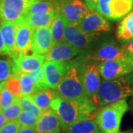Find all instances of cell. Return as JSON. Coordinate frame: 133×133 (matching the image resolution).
<instances>
[{"label": "cell", "mask_w": 133, "mask_h": 133, "mask_svg": "<svg viewBox=\"0 0 133 133\" xmlns=\"http://www.w3.org/2000/svg\"><path fill=\"white\" fill-rule=\"evenodd\" d=\"M17 24L13 22L2 21L0 24L1 33L5 48L8 51V56L12 59L18 57L16 44V33Z\"/></svg>", "instance_id": "obj_19"}, {"label": "cell", "mask_w": 133, "mask_h": 133, "mask_svg": "<svg viewBox=\"0 0 133 133\" xmlns=\"http://www.w3.org/2000/svg\"><path fill=\"white\" fill-rule=\"evenodd\" d=\"M54 44L50 28H40L33 30L31 48L33 53L45 55Z\"/></svg>", "instance_id": "obj_15"}, {"label": "cell", "mask_w": 133, "mask_h": 133, "mask_svg": "<svg viewBox=\"0 0 133 133\" xmlns=\"http://www.w3.org/2000/svg\"><path fill=\"white\" fill-rule=\"evenodd\" d=\"M30 95L36 103V104L44 111L50 109L52 101L58 95L56 90L47 87L44 89H37L33 94Z\"/></svg>", "instance_id": "obj_20"}, {"label": "cell", "mask_w": 133, "mask_h": 133, "mask_svg": "<svg viewBox=\"0 0 133 133\" xmlns=\"http://www.w3.org/2000/svg\"><path fill=\"white\" fill-rule=\"evenodd\" d=\"M31 78H33L34 84L36 89H44L48 87L44 78V66H41L37 70H34L29 73Z\"/></svg>", "instance_id": "obj_32"}, {"label": "cell", "mask_w": 133, "mask_h": 133, "mask_svg": "<svg viewBox=\"0 0 133 133\" xmlns=\"http://www.w3.org/2000/svg\"><path fill=\"white\" fill-rule=\"evenodd\" d=\"M98 63L87 62L84 73V88L87 97L94 101L101 83Z\"/></svg>", "instance_id": "obj_12"}, {"label": "cell", "mask_w": 133, "mask_h": 133, "mask_svg": "<svg viewBox=\"0 0 133 133\" xmlns=\"http://www.w3.org/2000/svg\"><path fill=\"white\" fill-rule=\"evenodd\" d=\"M101 78L105 80L115 79L133 72V58H121L107 60L98 64Z\"/></svg>", "instance_id": "obj_7"}, {"label": "cell", "mask_w": 133, "mask_h": 133, "mask_svg": "<svg viewBox=\"0 0 133 133\" xmlns=\"http://www.w3.org/2000/svg\"><path fill=\"white\" fill-rule=\"evenodd\" d=\"M133 9V0H98L95 12L111 21H118Z\"/></svg>", "instance_id": "obj_6"}, {"label": "cell", "mask_w": 133, "mask_h": 133, "mask_svg": "<svg viewBox=\"0 0 133 133\" xmlns=\"http://www.w3.org/2000/svg\"><path fill=\"white\" fill-rule=\"evenodd\" d=\"M124 52L127 57L132 58H133V38L128 44H126L124 46Z\"/></svg>", "instance_id": "obj_35"}, {"label": "cell", "mask_w": 133, "mask_h": 133, "mask_svg": "<svg viewBox=\"0 0 133 133\" xmlns=\"http://www.w3.org/2000/svg\"><path fill=\"white\" fill-rule=\"evenodd\" d=\"M59 12L68 22L78 24L90 10L83 0H58Z\"/></svg>", "instance_id": "obj_11"}, {"label": "cell", "mask_w": 133, "mask_h": 133, "mask_svg": "<svg viewBox=\"0 0 133 133\" xmlns=\"http://www.w3.org/2000/svg\"><path fill=\"white\" fill-rule=\"evenodd\" d=\"M64 40L75 48L84 51H88L94 44L95 37L84 33L78 24L70 23L66 20Z\"/></svg>", "instance_id": "obj_10"}, {"label": "cell", "mask_w": 133, "mask_h": 133, "mask_svg": "<svg viewBox=\"0 0 133 133\" xmlns=\"http://www.w3.org/2000/svg\"><path fill=\"white\" fill-rule=\"evenodd\" d=\"M56 14L57 13L28 14L24 16L23 20L33 30L40 28H50Z\"/></svg>", "instance_id": "obj_21"}, {"label": "cell", "mask_w": 133, "mask_h": 133, "mask_svg": "<svg viewBox=\"0 0 133 133\" xmlns=\"http://www.w3.org/2000/svg\"><path fill=\"white\" fill-rule=\"evenodd\" d=\"M7 122L6 119H5L4 114H3V112H2V109H0V129L3 127V125Z\"/></svg>", "instance_id": "obj_39"}, {"label": "cell", "mask_w": 133, "mask_h": 133, "mask_svg": "<svg viewBox=\"0 0 133 133\" xmlns=\"http://www.w3.org/2000/svg\"><path fill=\"white\" fill-rule=\"evenodd\" d=\"M59 12V4L49 0H32L27 14H49Z\"/></svg>", "instance_id": "obj_22"}, {"label": "cell", "mask_w": 133, "mask_h": 133, "mask_svg": "<svg viewBox=\"0 0 133 133\" xmlns=\"http://www.w3.org/2000/svg\"><path fill=\"white\" fill-rule=\"evenodd\" d=\"M17 75L28 74L37 70L46 61L44 55L34 54L19 56L14 60Z\"/></svg>", "instance_id": "obj_18"}, {"label": "cell", "mask_w": 133, "mask_h": 133, "mask_svg": "<svg viewBox=\"0 0 133 133\" xmlns=\"http://www.w3.org/2000/svg\"><path fill=\"white\" fill-rule=\"evenodd\" d=\"M32 0H0V19L18 23L24 19Z\"/></svg>", "instance_id": "obj_8"}, {"label": "cell", "mask_w": 133, "mask_h": 133, "mask_svg": "<svg viewBox=\"0 0 133 133\" xmlns=\"http://www.w3.org/2000/svg\"><path fill=\"white\" fill-rule=\"evenodd\" d=\"M20 103L22 110L30 112L34 115H36L37 117H38L42 112V110L36 104L34 101L30 97V95L22 96L20 98Z\"/></svg>", "instance_id": "obj_30"}, {"label": "cell", "mask_w": 133, "mask_h": 133, "mask_svg": "<svg viewBox=\"0 0 133 133\" xmlns=\"http://www.w3.org/2000/svg\"><path fill=\"white\" fill-rule=\"evenodd\" d=\"M118 133H133V130H128V131H125V132H118Z\"/></svg>", "instance_id": "obj_40"}, {"label": "cell", "mask_w": 133, "mask_h": 133, "mask_svg": "<svg viewBox=\"0 0 133 133\" xmlns=\"http://www.w3.org/2000/svg\"><path fill=\"white\" fill-rule=\"evenodd\" d=\"M129 96H133V72L118 78L102 80L93 101L104 107Z\"/></svg>", "instance_id": "obj_3"}, {"label": "cell", "mask_w": 133, "mask_h": 133, "mask_svg": "<svg viewBox=\"0 0 133 133\" xmlns=\"http://www.w3.org/2000/svg\"><path fill=\"white\" fill-rule=\"evenodd\" d=\"M0 109H2L8 107L15 100L18 98L8 89L5 85V81L0 83Z\"/></svg>", "instance_id": "obj_29"}, {"label": "cell", "mask_w": 133, "mask_h": 133, "mask_svg": "<svg viewBox=\"0 0 133 133\" xmlns=\"http://www.w3.org/2000/svg\"><path fill=\"white\" fill-rule=\"evenodd\" d=\"M17 24L16 33V44L19 56L28 55L32 48L33 30L24 20Z\"/></svg>", "instance_id": "obj_14"}, {"label": "cell", "mask_w": 133, "mask_h": 133, "mask_svg": "<svg viewBox=\"0 0 133 133\" xmlns=\"http://www.w3.org/2000/svg\"><path fill=\"white\" fill-rule=\"evenodd\" d=\"M0 55H7L8 56V51L5 48L2 37V33H1V28H0Z\"/></svg>", "instance_id": "obj_37"}, {"label": "cell", "mask_w": 133, "mask_h": 133, "mask_svg": "<svg viewBox=\"0 0 133 133\" xmlns=\"http://www.w3.org/2000/svg\"><path fill=\"white\" fill-rule=\"evenodd\" d=\"M22 106L20 103V98H18L8 107L2 109V112L7 121H14L19 117L20 112H22Z\"/></svg>", "instance_id": "obj_28"}, {"label": "cell", "mask_w": 133, "mask_h": 133, "mask_svg": "<svg viewBox=\"0 0 133 133\" xmlns=\"http://www.w3.org/2000/svg\"><path fill=\"white\" fill-rule=\"evenodd\" d=\"M43 66L48 87L56 90L66 70V62L45 61Z\"/></svg>", "instance_id": "obj_16"}, {"label": "cell", "mask_w": 133, "mask_h": 133, "mask_svg": "<svg viewBox=\"0 0 133 133\" xmlns=\"http://www.w3.org/2000/svg\"><path fill=\"white\" fill-rule=\"evenodd\" d=\"M5 85L14 95L17 97L20 98L22 96V92H21V84H20V81H19V76H12L8 80L5 81Z\"/></svg>", "instance_id": "obj_33"}, {"label": "cell", "mask_w": 133, "mask_h": 133, "mask_svg": "<svg viewBox=\"0 0 133 133\" xmlns=\"http://www.w3.org/2000/svg\"><path fill=\"white\" fill-rule=\"evenodd\" d=\"M85 2L87 7L88 8V9L91 11H95L96 5L98 0H84Z\"/></svg>", "instance_id": "obj_36"}, {"label": "cell", "mask_w": 133, "mask_h": 133, "mask_svg": "<svg viewBox=\"0 0 133 133\" xmlns=\"http://www.w3.org/2000/svg\"><path fill=\"white\" fill-rule=\"evenodd\" d=\"M18 121L21 127H36L38 117L30 112L22 110L20 112L18 118L16 119Z\"/></svg>", "instance_id": "obj_31"}, {"label": "cell", "mask_w": 133, "mask_h": 133, "mask_svg": "<svg viewBox=\"0 0 133 133\" xmlns=\"http://www.w3.org/2000/svg\"><path fill=\"white\" fill-rule=\"evenodd\" d=\"M63 132L64 133H101L95 120L91 118L78 121Z\"/></svg>", "instance_id": "obj_24"}, {"label": "cell", "mask_w": 133, "mask_h": 133, "mask_svg": "<svg viewBox=\"0 0 133 133\" xmlns=\"http://www.w3.org/2000/svg\"><path fill=\"white\" fill-rule=\"evenodd\" d=\"M129 110L126 98L104 106L97 112L95 121L101 133H118L122 118Z\"/></svg>", "instance_id": "obj_4"}, {"label": "cell", "mask_w": 133, "mask_h": 133, "mask_svg": "<svg viewBox=\"0 0 133 133\" xmlns=\"http://www.w3.org/2000/svg\"><path fill=\"white\" fill-rule=\"evenodd\" d=\"M127 57L124 47H120L114 40L104 39L93 44L86 53L87 62L101 63L107 60Z\"/></svg>", "instance_id": "obj_5"}, {"label": "cell", "mask_w": 133, "mask_h": 133, "mask_svg": "<svg viewBox=\"0 0 133 133\" xmlns=\"http://www.w3.org/2000/svg\"><path fill=\"white\" fill-rule=\"evenodd\" d=\"M49 1H52V2H55L56 3H58V0H49Z\"/></svg>", "instance_id": "obj_41"}, {"label": "cell", "mask_w": 133, "mask_h": 133, "mask_svg": "<svg viewBox=\"0 0 133 133\" xmlns=\"http://www.w3.org/2000/svg\"><path fill=\"white\" fill-rule=\"evenodd\" d=\"M58 115L61 129L65 130L78 121L91 118L96 109L95 103L89 98L80 99H67L57 95L50 105Z\"/></svg>", "instance_id": "obj_1"}, {"label": "cell", "mask_w": 133, "mask_h": 133, "mask_svg": "<svg viewBox=\"0 0 133 133\" xmlns=\"http://www.w3.org/2000/svg\"><path fill=\"white\" fill-rule=\"evenodd\" d=\"M20 127L21 125L17 120L7 121L0 129V133H18Z\"/></svg>", "instance_id": "obj_34"}, {"label": "cell", "mask_w": 133, "mask_h": 133, "mask_svg": "<svg viewBox=\"0 0 133 133\" xmlns=\"http://www.w3.org/2000/svg\"><path fill=\"white\" fill-rule=\"evenodd\" d=\"M21 84L22 95H30L36 90V87L34 84L33 78L30 74H19L18 75Z\"/></svg>", "instance_id": "obj_27"}, {"label": "cell", "mask_w": 133, "mask_h": 133, "mask_svg": "<svg viewBox=\"0 0 133 133\" xmlns=\"http://www.w3.org/2000/svg\"><path fill=\"white\" fill-rule=\"evenodd\" d=\"M18 133H37L36 129L34 127H21Z\"/></svg>", "instance_id": "obj_38"}, {"label": "cell", "mask_w": 133, "mask_h": 133, "mask_svg": "<svg viewBox=\"0 0 133 133\" xmlns=\"http://www.w3.org/2000/svg\"><path fill=\"white\" fill-rule=\"evenodd\" d=\"M86 53L66 62V70L56 89L58 96L67 99L87 98L84 88V73L87 63Z\"/></svg>", "instance_id": "obj_2"}, {"label": "cell", "mask_w": 133, "mask_h": 133, "mask_svg": "<svg viewBox=\"0 0 133 133\" xmlns=\"http://www.w3.org/2000/svg\"><path fill=\"white\" fill-rule=\"evenodd\" d=\"M87 52V51L81 50L68 44L65 41H63L55 44L50 50L44 56L46 61L68 62Z\"/></svg>", "instance_id": "obj_13"}, {"label": "cell", "mask_w": 133, "mask_h": 133, "mask_svg": "<svg viewBox=\"0 0 133 133\" xmlns=\"http://www.w3.org/2000/svg\"><path fill=\"white\" fill-rule=\"evenodd\" d=\"M35 129L37 133H60L61 125L56 113L52 109L42 111Z\"/></svg>", "instance_id": "obj_17"}, {"label": "cell", "mask_w": 133, "mask_h": 133, "mask_svg": "<svg viewBox=\"0 0 133 133\" xmlns=\"http://www.w3.org/2000/svg\"><path fill=\"white\" fill-rule=\"evenodd\" d=\"M65 24H66L65 18L62 16L60 12L57 13L50 27L51 36L55 44L64 41V34Z\"/></svg>", "instance_id": "obj_25"}, {"label": "cell", "mask_w": 133, "mask_h": 133, "mask_svg": "<svg viewBox=\"0 0 133 133\" xmlns=\"http://www.w3.org/2000/svg\"><path fill=\"white\" fill-rule=\"evenodd\" d=\"M78 24L84 33L95 38L111 30V26L107 19L98 13L91 10L88 11Z\"/></svg>", "instance_id": "obj_9"}, {"label": "cell", "mask_w": 133, "mask_h": 133, "mask_svg": "<svg viewBox=\"0 0 133 133\" xmlns=\"http://www.w3.org/2000/svg\"><path fill=\"white\" fill-rule=\"evenodd\" d=\"M117 37L120 41L127 42L133 38V11L129 13L120 22L117 29Z\"/></svg>", "instance_id": "obj_23"}, {"label": "cell", "mask_w": 133, "mask_h": 133, "mask_svg": "<svg viewBox=\"0 0 133 133\" xmlns=\"http://www.w3.org/2000/svg\"><path fill=\"white\" fill-rule=\"evenodd\" d=\"M16 75L17 73L14 59L0 58V82L7 81L12 76Z\"/></svg>", "instance_id": "obj_26"}]
</instances>
